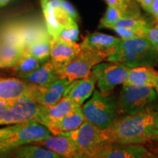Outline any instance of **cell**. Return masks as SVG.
<instances>
[{"instance_id": "obj_1", "label": "cell", "mask_w": 158, "mask_h": 158, "mask_svg": "<svg viewBox=\"0 0 158 158\" xmlns=\"http://www.w3.org/2000/svg\"><path fill=\"white\" fill-rule=\"evenodd\" d=\"M114 143L141 144L158 135V116L152 109L118 117L109 128Z\"/></svg>"}, {"instance_id": "obj_2", "label": "cell", "mask_w": 158, "mask_h": 158, "mask_svg": "<svg viewBox=\"0 0 158 158\" xmlns=\"http://www.w3.org/2000/svg\"><path fill=\"white\" fill-rule=\"evenodd\" d=\"M130 68L155 67L158 65V53L152 43L144 37L122 40L115 52L106 59Z\"/></svg>"}, {"instance_id": "obj_3", "label": "cell", "mask_w": 158, "mask_h": 158, "mask_svg": "<svg viewBox=\"0 0 158 158\" xmlns=\"http://www.w3.org/2000/svg\"><path fill=\"white\" fill-rule=\"evenodd\" d=\"M81 108L85 120L102 130L109 129L118 118L115 98L98 90L94 91Z\"/></svg>"}, {"instance_id": "obj_4", "label": "cell", "mask_w": 158, "mask_h": 158, "mask_svg": "<svg viewBox=\"0 0 158 158\" xmlns=\"http://www.w3.org/2000/svg\"><path fill=\"white\" fill-rule=\"evenodd\" d=\"M157 98L152 86L123 84L116 100L118 114L130 115L150 109Z\"/></svg>"}, {"instance_id": "obj_5", "label": "cell", "mask_w": 158, "mask_h": 158, "mask_svg": "<svg viewBox=\"0 0 158 158\" xmlns=\"http://www.w3.org/2000/svg\"><path fill=\"white\" fill-rule=\"evenodd\" d=\"M63 135L72 140L78 151L89 153L92 157L98 150L114 143L109 129H100L86 120L78 129Z\"/></svg>"}, {"instance_id": "obj_6", "label": "cell", "mask_w": 158, "mask_h": 158, "mask_svg": "<svg viewBox=\"0 0 158 158\" xmlns=\"http://www.w3.org/2000/svg\"><path fill=\"white\" fill-rule=\"evenodd\" d=\"M110 56L102 51L82 49L81 53L68 64L57 69L59 78H66L70 81L86 78L92 73V68Z\"/></svg>"}, {"instance_id": "obj_7", "label": "cell", "mask_w": 158, "mask_h": 158, "mask_svg": "<svg viewBox=\"0 0 158 158\" xmlns=\"http://www.w3.org/2000/svg\"><path fill=\"white\" fill-rule=\"evenodd\" d=\"M130 69L118 63L100 62L92 68V74L95 79L100 92L109 93L116 86L124 84Z\"/></svg>"}, {"instance_id": "obj_8", "label": "cell", "mask_w": 158, "mask_h": 158, "mask_svg": "<svg viewBox=\"0 0 158 158\" xmlns=\"http://www.w3.org/2000/svg\"><path fill=\"white\" fill-rule=\"evenodd\" d=\"M51 135L50 130L45 125L35 120H29L23 122L9 137L0 143L13 147H19L42 141Z\"/></svg>"}, {"instance_id": "obj_9", "label": "cell", "mask_w": 158, "mask_h": 158, "mask_svg": "<svg viewBox=\"0 0 158 158\" xmlns=\"http://www.w3.org/2000/svg\"><path fill=\"white\" fill-rule=\"evenodd\" d=\"M40 107V105L27 97L15 99L8 108L0 111V125L35 120Z\"/></svg>"}, {"instance_id": "obj_10", "label": "cell", "mask_w": 158, "mask_h": 158, "mask_svg": "<svg viewBox=\"0 0 158 158\" xmlns=\"http://www.w3.org/2000/svg\"><path fill=\"white\" fill-rule=\"evenodd\" d=\"M71 82L66 78H59L46 86L30 84L28 98L44 107L53 106L64 96Z\"/></svg>"}, {"instance_id": "obj_11", "label": "cell", "mask_w": 158, "mask_h": 158, "mask_svg": "<svg viewBox=\"0 0 158 158\" xmlns=\"http://www.w3.org/2000/svg\"><path fill=\"white\" fill-rule=\"evenodd\" d=\"M153 156L141 144L111 143L98 150L93 158H152Z\"/></svg>"}, {"instance_id": "obj_12", "label": "cell", "mask_w": 158, "mask_h": 158, "mask_svg": "<svg viewBox=\"0 0 158 158\" xmlns=\"http://www.w3.org/2000/svg\"><path fill=\"white\" fill-rule=\"evenodd\" d=\"M81 50V45L76 42H67L59 37H51V60L58 68L73 60Z\"/></svg>"}, {"instance_id": "obj_13", "label": "cell", "mask_w": 158, "mask_h": 158, "mask_svg": "<svg viewBox=\"0 0 158 158\" xmlns=\"http://www.w3.org/2000/svg\"><path fill=\"white\" fill-rule=\"evenodd\" d=\"M76 107L77 106H75L67 97L64 96L58 102L53 106L47 107L41 106L35 120L47 127L50 124L61 119Z\"/></svg>"}, {"instance_id": "obj_14", "label": "cell", "mask_w": 158, "mask_h": 158, "mask_svg": "<svg viewBox=\"0 0 158 158\" xmlns=\"http://www.w3.org/2000/svg\"><path fill=\"white\" fill-rule=\"evenodd\" d=\"M96 81L91 73L86 78L77 79L70 83L64 96L76 106H81L86 100L93 93Z\"/></svg>"}, {"instance_id": "obj_15", "label": "cell", "mask_w": 158, "mask_h": 158, "mask_svg": "<svg viewBox=\"0 0 158 158\" xmlns=\"http://www.w3.org/2000/svg\"><path fill=\"white\" fill-rule=\"evenodd\" d=\"M121 41L122 39L111 35L101 32H93L86 35L80 45L82 49L102 51L111 55L115 52Z\"/></svg>"}, {"instance_id": "obj_16", "label": "cell", "mask_w": 158, "mask_h": 158, "mask_svg": "<svg viewBox=\"0 0 158 158\" xmlns=\"http://www.w3.org/2000/svg\"><path fill=\"white\" fill-rule=\"evenodd\" d=\"M33 144L46 148L62 158H70L78 152L72 140L65 135H51Z\"/></svg>"}, {"instance_id": "obj_17", "label": "cell", "mask_w": 158, "mask_h": 158, "mask_svg": "<svg viewBox=\"0 0 158 158\" xmlns=\"http://www.w3.org/2000/svg\"><path fill=\"white\" fill-rule=\"evenodd\" d=\"M30 83L20 78H0V100L11 101L21 97L28 98Z\"/></svg>"}, {"instance_id": "obj_18", "label": "cell", "mask_w": 158, "mask_h": 158, "mask_svg": "<svg viewBox=\"0 0 158 158\" xmlns=\"http://www.w3.org/2000/svg\"><path fill=\"white\" fill-rule=\"evenodd\" d=\"M85 118L81 106H77L66 116L47 126L52 135H63L71 133L80 127Z\"/></svg>"}, {"instance_id": "obj_19", "label": "cell", "mask_w": 158, "mask_h": 158, "mask_svg": "<svg viewBox=\"0 0 158 158\" xmlns=\"http://www.w3.org/2000/svg\"><path fill=\"white\" fill-rule=\"evenodd\" d=\"M57 69L58 66L49 59L43 63V64L40 65L37 70L28 74L20 76L18 78L23 79L30 84L46 86L59 78L56 74Z\"/></svg>"}, {"instance_id": "obj_20", "label": "cell", "mask_w": 158, "mask_h": 158, "mask_svg": "<svg viewBox=\"0 0 158 158\" xmlns=\"http://www.w3.org/2000/svg\"><path fill=\"white\" fill-rule=\"evenodd\" d=\"M158 71L152 67H138L130 68L124 85L129 86H150L153 87Z\"/></svg>"}, {"instance_id": "obj_21", "label": "cell", "mask_w": 158, "mask_h": 158, "mask_svg": "<svg viewBox=\"0 0 158 158\" xmlns=\"http://www.w3.org/2000/svg\"><path fill=\"white\" fill-rule=\"evenodd\" d=\"M23 49L9 41L0 40V68L14 66L22 54Z\"/></svg>"}, {"instance_id": "obj_22", "label": "cell", "mask_w": 158, "mask_h": 158, "mask_svg": "<svg viewBox=\"0 0 158 158\" xmlns=\"http://www.w3.org/2000/svg\"><path fill=\"white\" fill-rule=\"evenodd\" d=\"M51 36L38 40L23 49L22 54H29L38 59L40 63L49 60L51 57Z\"/></svg>"}, {"instance_id": "obj_23", "label": "cell", "mask_w": 158, "mask_h": 158, "mask_svg": "<svg viewBox=\"0 0 158 158\" xmlns=\"http://www.w3.org/2000/svg\"><path fill=\"white\" fill-rule=\"evenodd\" d=\"M40 62L35 57L29 54H22L14 66L11 67L9 69L13 71V73L19 77L37 70L40 66Z\"/></svg>"}, {"instance_id": "obj_24", "label": "cell", "mask_w": 158, "mask_h": 158, "mask_svg": "<svg viewBox=\"0 0 158 158\" xmlns=\"http://www.w3.org/2000/svg\"><path fill=\"white\" fill-rule=\"evenodd\" d=\"M16 156L28 158H62L54 152L35 144L19 147Z\"/></svg>"}, {"instance_id": "obj_25", "label": "cell", "mask_w": 158, "mask_h": 158, "mask_svg": "<svg viewBox=\"0 0 158 158\" xmlns=\"http://www.w3.org/2000/svg\"><path fill=\"white\" fill-rule=\"evenodd\" d=\"M40 4L45 18L47 31L51 37H57L59 33L62 30V28L57 23L54 8L51 5L49 0H40Z\"/></svg>"}, {"instance_id": "obj_26", "label": "cell", "mask_w": 158, "mask_h": 158, "mask_svg": "<svg viewBox=\"0 0 158 158\" xmlns=\"http://www.w3.org/2000/svg\"><path fill=\"white\" fill-rule=\"evenodd\" d=\"M150 23H151L147 21V20H146L144 18H142L141 15H137V16H128L118 19L111 26L110 29L118 27H124V28L141 29H145Z\"/></svg>"}, {"instance_id": "obj_27", "label": "cell", "mask_w": 158, "mask_h": 158, "mask_svg": "<svg viewBox=\"0 0 158 158\" xmlns=\"http://www.w3.org/2000/svg\"><path fill=\"white\" fill-rule=\"evenodd\" d=\"M128 16H132V15H130L125 12L116 8V7L108 6L103 17L100 20V28L110 29L111 26L118 19Z\"/></svg>"}, {"instance_id": "obj_28", "label": "cell", "mask_w": 158, "mask_h": 158, "mask_svg": "<svg viewBox=\"0 0 158 158\" xmlns=\"http://www.w3.org/2000/svg\"><path fill=\"white\" fill-rule=\"evenodd\" d=\"M108 6L116 7L132 16L141 15L138 7L133 0H104Z\"/></svg>"}, {"instance_id": "obj_29", "label": "cell", "mask_w": 158, "mask_h": 158, "mask_svg": "<svg viewBox=\"0 0 158 158\" xmlns=\"http://www.w3.org/2000/svg\"><path fill=\"white\" fill-rule=\"evenodd\" d=\"M79 30L76 23L69 25L63 28L59 33L57 37L67 41V42H76L78 38Z\"/></svg>"}, {"instance_id": "obj_30", "label": "cell", "mask_w": 158, "mask_h": 158, "mask_svg": "<svg viewBox=\"0 0 158 158\" xmlns=\"http://www.w3.org/2000/svg\"><path fill=\"white\" fill-rule=\"evenodd\" d=\"M122 37V40H129L135 37H144V29H130L124 27H115L111 28Z\"/></svg>"}, {"instance_id": "obj_31", "label": "cell", "mask_w": 158, "mask_h": 158, "mask_svg": "<svg viewBox=\"0 0 158 158\" xmlns=\"http://www.w3.org/2000/svg\"><path fill=\"white\" fill-rule=\"evenodd\" d=\"M144 37H146L152 45H153L155 50L158 53V22L150 23L144 29Z\"/></svg>"}, {"instance_id": "obj_32", "label": "cell", "mask_w": 158, "mask_h": 158, "mask_svg": "<svg viewBox=\"0 0 158 158\" xmlns=\"http://www.w3.org/2000/svg\"><path fill=\"white\" fill-rule=\"evenodd\" d=\"M19 147H13L0 143V158H15Z\"/></svg>"}, {"instance_id": "obj_33", "label": "cell", "mask_w": 158, "mask_h": 158, "mask_svg": "<svg viewBox=\"0 0 158 158\" xmlns=\"http://www.w3.org/2000/svg\"><path fill=\"white\" fill-rule=\"evenodd\" d=\"M22 123L23 122H21V123L15 124L11 126H7V127L0 128V142H2L7 137H9L10 135L13 133L15 130H16Z\"/></svg>"}, {"instance_id": "obj_34", "label": "cell", "mask_w": 158, "mask_h": 158, "mask_svg": "<svg viewBox=\"0 0 158 158\" xmlns=\"http://www.w3.org/2000/svg\"><path fill=\"white\" fill-rule=\"evenodd\" d=\"M61 6L65 10V11L70 15V17L72 18L75 21H78L79 19L78 13H77V11L76 10V9L74 8L73 5H71L70 2H68L66 0H62V1H61Z\"/></svg>"}, {"instance_id": "obj_35", "label": "cell", "mask_w": 158, "mask_h": 158, "mask_svg": "<svg viewBox=\"0 0 158 158\" xmlns=\"http://www.w3.org/2000/svg\"><path fill=\"white\" fill-rule=\"evenodd\" d=\"M149 13L155 17L158 22V0H153Z\"/></svg>"}, {"instance_id": "obj_36", "label": "cell", "mask_w": 158, "mask_h": 158, "mask_svg": "<svg viewBox=\"0 0 158 158\" xmlns=\"http://www.w3.org/2000/svg\"><path fill=\"white\" fill-rule=\"evenodd\" d=\"M146 11L149 13L153 0H136Z\"/></svg>"}, {"instance_id": "obj_37", "label": "cell", "mask_w": 158, "mask_h": 158, "mask_svg": "<svg viewBox=\"0 0 158 158\" xmlns=\"http://www.w3.org/2000/svg\"><path fill=\"white\" fill-rule=\"evenodd\" d=\"M70 158H93L92 155H90L89 153L84 152H78L76 155H74L73 157Z\"/></svg>"}, {"instance_id": "obj_38", "label": "cell", "mask_w": 158, "mask_h": 158, "mask_svg": "<svg viewBox=\"0 0 158 158\" xmlns=\"http://www.w3.org/2000/svg\"><path fill=\"white\" fill-rule=\"evenodd\" d=\"M13 100H11V101H4V100H0V111L8 108L10 106H11L12 103H13Z\"/></svg>"}, {"instance_id": "obj_39", "label": "cell", "mask_w": 158, "mask_h": 158, "mask_svg": "<svg viewBox=\"0 0 158 158\" xmlns=\"http://www.w3.org/2000/svg\"><path fill=\"white\" fill-rule=\"evenodd\" d=\"M153 88H154V89L155 90L156 93H157V96H158V74L157 75V76H156V78L155 79V81H154Z\"/></svg>"}, {"instance_id": "obj_40", "label": "cell", "mask_w": 158, "mask_h": 158, "mask_svg": "<svg viewBox=\"0 0 158 158\" xmlns=\"http://www.w3.org/2000/svg\"><path fill=\"white\" fill-rule=\"evenodd\" d=\"M10 2L11 0H0V7H4V6L7 5Z\"/></svg>"}, {"instance_id": "obj_41", "label": "cell", "mask_w": 158, "mask_h": 158, "mask_svg": "<svg viewBox=\"0 0 158 158\" xmlns=\"http://www.w3.org/2000/svg\"><path fill=\"white\" fill-rule=\"evenodd\" d=\"M151 109H152L154 111H155V113L157 114L158 116V102H156L153 105V107L151 108Z\"/></svg>"}, {"instance_id": "obj_42", "label": "cell", "mask_w": 158, "mask_h": 158, "mask_svg": "<svg viewBox=\"0 0 158 158\" xmlns=\"http://www.w3.org/2000/svg\"><path fill=\"white\" fill-rule=\"evenodd\" d=\"M152 141H156V142H158V135L156 136V137H155L153 138L152 140Z\"/></svg>"}, {"instance_id": "obj_43", "label": "cell", "mask_w": 158, "mask_h": 158, "mask_svg": "<svg viewBox=\"0 0 158 158\" xmlns=\"http://www.w3.org/2000/svg\"><path fill=\"white\" fill-rule=\"evenodd\" d=\"M15 158H28V157H21V156H15Z\"/></svg>"}, {"instance_id": "obj_44", "label": "cell", "mask_w": 158, "mask_h": 158, "mask_svg": "<svg viewBox=\"0 0 158 158\" xmlns=\"http://www.w3.org/2000/svg\"><path fill=\"white\" fill-rule=\"evenodd\" d=\"M152 158H158V154H157V155H154Z\"/></svg>"}]
</instances>
